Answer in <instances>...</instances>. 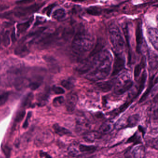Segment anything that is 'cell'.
Listing matches in <instances>:
<instances>
[{
  "label": "cell",
  "mask_w": 158,
  "mask_h": 158,
  "mask_svg": "<svg viewBox=\"0 0 158 158\" xmlns=\"http://www.w3.org/2000/svg\"><path fill=\"white\" fill-rule=\"evenodd\" d=\"M138 129L140 132L142 133V135H143V136H144V135H145V131L144 128H143V127H142L141 126H139Z\"/></svg>",
  "instance_id": "obj_46"
},
{
  "label": "cell",
  "mask_w": 158,
  "mask_h": 158,
  "mask_svg": "<svg viewBox=\"0 0 158 158\" xmlns=\"http://www.w3.org/2000/svg\"><path fill=\"white\" fill-rule=\"evenodd\" d=\"M46 29V27H40V28H38L37 30L35 31V32L30 33L29 35H28V36H29V37H30L36 36L39 35L41 33H43Z\"/></svg>",
  "instance_id": "obj_34"
},
{
  "label": "cell",
  "mask_w": 158,
  "mask_h": 158,
  "mask_svg": "<svg viewBox=\"0 0 158 158\" xmlns=\"http://www.w3.org/2000/svg\"><path fill=\"white\" fill-rule=\"evenodd\" d=\"M9 97V93L6 92L0 95V106H2L5 104Z\"/></svg>",
  "instance_id": "obj_32"
},
{
  "label": "cell",
  "mask_w": 158,
  "mask_h": 158,
  "mask_svg": "<svg viewBox=\"0 0 158 158\" xmlns=\"http://www.w3.org/2000/svg\"><path fill=\"white\" fill-rule=\"evenodd\" d=\"M33 98H34V95L33 93H28L23 100L22 106L23 107H29L32 103Z\"/></svg>",
  "instance_id": "obj_27"
},
{
  "label": "cell",
  "mask_w": 158,
  "mask_h": 158,
  "mask_svg": "<svg viewBox=\"0 0 158 158\" xmlns=\"http://www.w3.org/2000/svg\"><path fill=\"white\" fill-rule=\"evenodd\" d=\"M97 147L95 146H89V145L81 144L79 146V150L81 152H93L97 150Z\"/></svg>",
  "instance_id": "obj_25"
},
{
  "label": "cell",
  "mask_w": 158,
  "mask_h": 158,
  "mask_svg": "<svg viewBox=\"0 0 158 158\" xmlns=\"http://www.w3.org/2000/svg\"><path fill=\"white\" fill-rule=\"evenodd\" d=\"M78 99L77 94L74 92H71L67 95L65 105L68 112L72 113L74 111L76 107Z\"/></svg>",
  "instance_id": "obj_6"
},
{
  "label": "cell",
  "mask_w": 158,
  "mask_h": 158,
  "mask_svg": "<svg viewBox=\"0 0 158 158\" xmlns=\"http://www.w3.org/2000/svg\"><path fill=\"white\" fill-rule=\"evenodd\" d=\"M4 37V40L5 45H9L10 44V39H9V35H8L7 33H6Z\"/></svg>",
  "instance_id": "obj_42"
},
{
  "label": "cell",
  "mask_w": 158,
  "mask_h": 158,
  "mask_svg": "<svg viewBox=\"0 0 158 158\" xmlns=\"http://www.w3.org/2000/svg\"><path fill=\"white\" fill-rule=\"evenodd\" d=\"M99 135H100V134L99 133H96V132L95 133L90 132V133H87L85 135L84 138L86 141L92 142L98 138Z\"/></svg>",
  "instance_id": "obj_28"
},
{
  "label": "cell",
  "mask_w": 158,
  "mask_h": 158,
  "mask_svg": "<svg viewBox=\"0 0 158 158\" xmlns=\"http://www.w3.org/2000/svg\"><path fill=\"white\" fill-rule=\"evenodd\" d=\"M2 151H3V152H4L6 158H10L11 153L10 148L8 146H4L3 147H2Z\"/></svg>",
  "instance_id": "obj_40"
},
{
  "label": "cell",
  "mask_w": 158,
  "mask_h": 158,
  "mask_svg": "<svg viewBox=\"0 0 158 158\" xmlns=\"http://www.w3.org/2000/svg\"><path fill=\"white\" fill-rule=\"evenodd\" d=\"M102 10L97 6H91L86 9V12L88 14L94 16H98L102 13Z\"/></svg>",
  "instance_id": "obj_24"
},
{
  "label": "cell",
  "mask_w": 158,
  "mask_h": 158,
  "mask_svg": "<svg viewBox=\"0 0 158 158\" xmlns=\"http://www.w3.org/2000/svg\"><path fill=\"white\" fill-rule=\"evenodd\" d=\"M114 124L111 122H106L103 123L100 127L99 133L100 134H106L110 132L113 129Z\"/></svg>",
  "instance_id": "obj_18"
},
{
  "label": "cell",
  "mask_w": 158,
  "mask_h": 158,
  "mask_svg": "<svg viewBox=\"0 0 158 158\" xmlns=\"http://www.w3.org/2000/svg\"><path fill=\"white\" fill-rule=\"evenodd\" d=\"M33 21V18H31L27 22L23 23H20L17 25V31L19 34H22L25 32L30 27Z\"/></svg>",
  "instance_id": "obj_19"
},
{
  "label": "cell",
  "mask_w": 158,
  "mask_h": 158,
  "mask_svg": "<svg viewBox=\"0 0 158 158\" xmlns=\"http://www.w3.org/2000/svg\"><path fill=\"white\" fill-rule=\"evenodd\" d=\"M32 114L31 112H29L28 114H27L26 119L23 125V127L24 128H27V127H28V124H29V120L31 119Z\"/></svg>",
  "instance_id": "obj_41"
},
{
  "label": "cell",
  "mask_w": 158,
  "mask_h": 158,
  "mask_svg": "<svg viewBox=\"0 0 158 158\" xmlns=\"http://www.w3.org/2000/svg\"><path fill=\"white\" fill-rule=\"evenodd\" d=\"M30 53L26 45H21L17 47L15 50V54L21 58H24Z\"/></svg>",
  "instance_id": "obj_13"
},
{
  "label": "cell",
  "mask_w": 158,
  "mask_h": 158,
  "mask_svg": "<svg viewBox=\"0 0 158 158\" xmlns=\"http://www.w3.org/2000/svg\"><path fill=\"white\" fill-rule=\"evenodd\" d=\"M33 1H23L16 2V3L17 4H24L27 3H31L33 2Z\"/></svg>",
  "instance_id": "obj_44"
},
{
  "label": "cell",
  "mask_w": 158,
  "mask_h": 158,
  "mask_svg": "<svg viewBox=\"0 0 158 158\" xmlns=\"http://www.w3.org/2000/svg\"><path fill=\"white\" fill-rule=\"evenodd\" d=\"M11 39L13 43H14L15 42V40H16V37H15V30L14 28L13 31L12 32L11 34Z\"/></svg>",
  "instance_id": "obj_45"
},
{
  "label": "cell",
  "mask_w": 158,
  "mask_h": 158,
  "mask_svg": "<svg viewBox=\"0 0 158 158\" xmlns=\"http://www.w3.org/2000/svg\"><path fill=\"white\" fill-rule=\"evenodd\" d=\"M147 73L146 71H144L141 75V78H140V82L139 83V87L138 89L137 92L135 96V98H137L140 93L142 92L143 89H144V86H145V83H146V79H147Z\"/></svg>",
  "instance_id": "obj_23"
},
{
  "label": "cell",
  "mask_w": 158,
  "mask_h": 158,
  "mask_svg": "<svg viewBox=\"0 0 158 158\" xmlns=\"http://www.w3.org/2000/svg\"><path fill=\"white\" fill-rule=\"evenodd\" d=\"M49 95L47 93H41L38 95L37 101L38 104L40 106H43L47 103Z\"/></svg>",
  "instance_id": "obj_26"
},
{
  "label": "cell",
  "mask_w": 158,
  "mask_h": 158,
  "mask_svg": "<svg viewBox=\"0 0 158 158\" xmlns=\"http://www.w3.org/2000/svg\"><path fill=\"white\" fill-rule=\"evenodd\" d=\"M52 18L59 21H62L65 18L66 13L63 9H59L52 13Z\"/></svg>",
  "instance_id": "obj_21"
},
{
  "label": "cell",
  "mask_w": 158,
  "mask_h": 158,
  "mask_svg": "<svg viewBox=\"0 0 158 158\" xmlns=\"http://www.w3.org/2000/svg\"><path fill=\"white\" fill-rule=\"evenodd\" d=\"M140 117L138 114L130 115L127 119V127H133L136 126L139 122Z\"/></svg>",
  "instance_id": "obj_16"
},
{
  "label": "cell",
  "mask_w": 158,
  "mask_h": 158,
  "mask_svg": "<svg viewBox=\"0 0 158 158\" xmlns=\"http://www.w3.org/2000/svg\"><path fill=\"white\" fill-rule=\"evenodd\" d=\"M147 35L152 47L157 50L158 48V30L156 28L150 27L147 30Z\"/></svg>",
  "instance_id": "obj_8"
},
{
  "label": "cell",
  "mask_w": 158,
  "mask_h": 158,
  "mask_svg": "<svg viewBox=\"0 0 158 158\" xmlns=\"http://www.w3.org/2000/svg\"><path fill=\"white\" fill-rule=\"evenodd\" d=\"M132 155L134 158H143L145 156V148L143 146H138L133 148Z\"/></svg>",
  "instance_id": "obj_17"
},
{
  "label": "cell",
  "mask_w": 158,
  "mask_h": 158,
  "mask_svg": "<svg viewBox=\"0 0 158 158\" xmlns=\"http://www.w3.org/2000/svg\"><path fill=\"white\" fill-rule=\"evenodd\" d=\"M52 128L55 133L61 136L65 135H71L72 134L69 129L61 126L58 124H54L52 126Z\"/></svg>",
  "instance_id": "obj_14"
},
{
  "label": "cell",
  "mask_w": 158,
  "mask_h": 158,
  "mask_svg": "<svg viewBox=\"0 0 158 158\" xmlns=\"http://www.w3.org/2000/svg\"><path fill=\"white\" fill-rule=\"evenodd\" d=\"M114 60L112 76H114L120 73L125 66L124 58L122 53H117L114 52Z\"/></svg>",
  "instance_id": "obj_5"
},
{
  "label": "cell",
  "mask_w": 158,
  "mask_h": 158,
  "mask_svg": "<svg viewBox=\"0 0 158 158\" xmlns=\"http://www.w3.org/2000/svg\"><path fill=\"white\" fill-rule=\"evenodd\" d=\"M43 59L45 61L49 63L52 64L56 63V61H57L53 57L49 56V55H44L43 57Z\"/></svg>",
  "instance_id": "obj_38"
},
{
  "label": "cell",
  "mask_w": 158,
  "mask_h": 158,
  "mask_svg": "<svg viewBox=\"0 0 158 158\" xmlns=\"http://www.w3.org/2000/svg\"><path fill=\"white\" fill-rule=\"evenodd\" d=\"M41 85V83L37 81L32 82L28 85V87L32 90H36L37 89L40 87Z\"/></svg>",
  "instance_id": "obj_35"
},
{
  "label": "cell",
  "mask_w": 158,
  "mask_h": 158,
  "mask_svg": "<svg viewBox=\"0 0 158 158\" xmlns=\"http://www.w3.org/2000/svg\"><path fill=\"white\" fill-rule=\"evenodd\" d=\"M136 50L139 53L141 50V46L143 43V34H142V24L139 22L137 25L135 31Z\"/></svg>",
  "instance_id": "obj_7"
},
{
  "label": "cell",
  "mask_w": 158,
  "mask_h": 158,
  "mask_svg": "<svg viewBox=\"0 0 158 158\" xmlns=\"http://www.w3.org/2000/svg\"><path fill=\"white\" fill-rule=\"evenodd\" d=\"M123 31L124 35L125 37L126 41L127 47H128V63L130 64L131 61V59H132V53H131V50H130L131 48H130V36H129V28H128V26L127 25L123 26Z\"/></svg>",
  "instance_id": "obj_12"
},
{
  "label": "cell",
  "mask_w": 158,
  "mask_h": 158,
  "mask_svg": "<svg viewBox=\"0 0 158 158\" xmlns=\"http://www.w3.org/2000/svg\"><path fill=\"white\" fill-rule=\"evenodd\" d=\"M153 78H154L153 77H151V81H150L149 85L148 87L147 90L144 92V94H143V95H142V97H141L140 99H139V103H142V102H143L146 100L149 94L150 93L151 91L153 86H154V85H155V84H157V77H156L154 80H153Z\"/></svg>",
  "instance_id": "obj_15"
},
{
  "label": "cell",
  "mask_w": 158,
  "mask_h": 158,
  "mask_svg": "<svg viewBox=\"0 0 158 158\" xmlns=\"http://www.w3.org/2000/svg\"><path fill=\"white\" fill-rule=\"evenodd\" d=\"M109 32L110 40L114 50V52L122 53L124 47V40L119 27L114 23H111L109 25Z\"/></svg>",
  "instance_id": "obj_3"
},
{
  "label": "cell",
  "mask_w": 158,
  "mask_h": 158,
  "mask_svg": "<svg viewBox=\"0 0 158 158\" xmlns=\"http://www.w3.org/2000/svg\"><path fill=\"white\" fill-rule=\"evenodd\" d=\"M94 43L92 35L83 26L80 27L73 39L72 49L76 54L85 53L92 49Z\"/></svg>",
  "instance_id": "obj_2"
},
{
  "label": "cell",
  "mask_w": 158,
  "mask_h": 158,
  "mask_svg": "<svg viewBox=\"0 0 158 158\" xmlns=\"http://www.w3.org/2000/svg\"><path fill=\"white\" fill-rule=\"evenodd\" d=\"M152 139H149L148 141V143L150 147H153L154 148L157 149L158 148V140L157 139L152 138Z\"/></svg>",
  "instance_id": "obj_39"
},
{
  "label": "cell",
  "mask_w": 158,
  "mask_h": 158,
  "mask_svg": "<svg viewBox=\"0 0 158 158\" xmlns=\"http://www.w3.org/2000/svg\"><path fill=\"white\" fill-rule=\"evenodd\" d=\"M133 82L131 80H127L121 85L115 88L114 93L117 95H122L128 91L133 86Z\"/></svg>",
  "instance_id": "obj_10"
},
{
  "label": "cell",
  "mask_w": 158,
  "mask_h": 158,
  "mask_svg": "<svg viewBox=\"0 0 158 158\" xmlns=\"http://www.w3.org/2000/svg\"><path fill=\"white\" fill-rule=\"evenodd\" d=\"M45 3L33 4L27 7H21L16 10L15 15L17 17H23L32 14L37 12L41 7L44 6Z\"/></svg>",
  "instance_id": "obj_4"
},
{
  "label": "cell",
  "mask_w": 158,
  "mask_h": 158,
  "mask_svg": "<svg viewBox=\"0 0 158 158\" xmlns=\"http://www.w3.org/2000/svg\"><path fill=\"white\" fill-rule=\"evenodd\" d=\"M145 65H146V60L144 57H143L141 62H140V63L137 64L135 66V69H134V74L135 79H137L139 77L142 68H144Z\"/></svg>",
  "instance_id": "obj_20"
},
{
  "label": "cell",
  "mask_w": 158,
  "mask_h": 158,
  "mask_svg": "<svg viewBox=\"0 0 158 158\" xmlns=\"http://www.w3.org/2000/svg\"><path fill=\"white\" fill-rule=\"evenodd\" d=\"M59 35V32H55L52 34L45 36L40 40L41 46H48L54 42L58 39Z\"/></svg>",
  "instance_id": "obj_9"
},
{
  "label": "cell",
  "mask_w": 158,
  "mask_h": 158,
  "mask_svg": "<svg viewBox=\"0 0 158 158\" xmlns=\"http://www.w3.org/2000/svg\"><path fill=\"white\" fill-rule=\"evenodd\" d=\"M26 114V111L25 110H22L17 113L15 116V122L16 123H19L22 122V120L23 119Z\"/></svg>",
  "instance_id": "obj_31"
},
{
  "label": "cell",
  "mask_w": 158,
  "mask_h": 158,
  "mask_svg": "<svg viewBox=\"0 0 158 158\" xmlns=\"http://www.w3.org/2000/svg\"><path fill=\"white\" fill-rule=\"evenodd\" d=\"M127 143H131L134 142L135 144H139L141 142V139H140V136L138 134L137 132H136L133 136L127 139Z\"/></svg>",
  "instance_id": "obj_29"
},
{
  "label": "cell",
  "mask_w": 158,
  "mask_h": 158,
  "mask_svg": "<svg viewBox=\"0 0 158 158\" xmlns=\"http://www.w3.org/2000/svg\"><path fill=\"white\" fill-rule=\"evenodd\" d=\"M65 100L63 96L56 97L52 101V104L55 107H59L61 106L64 103Z\"/></svg>",
  "instance_id": "obj_30"
},
{
  "label": "cell",
  "mask_w": 158,
  "mask_h": 158,
  "mask_svg": "<svg viewBox=\"0 0 158 158\" xmlns=\"http://www.w3.org/2000/svg\"><path fill=\"white\" fill-rule=\"evenodd\" d=\"M75 79L73 77H70L68 79H64L62 81L61 83L62 86L68 90L73 89L75 86Z\"/></svg>",
  "instance_id": "obj_22"
},
{
  "label": "cell",
  "mask_w": 158,
  "mask_h": 158,
  "mask_svg": "<svg viewBox=\"0 0 158 158\" xmlns=\"http://www.w3.org/2000/svg\"><path fill=\"white\" fill-rule=\"evenodd\" d=\"M92 67L86 78L90 81H98L104 80L110 74L111 69V55L107 50H102L92 57Z\"/></svg>",
  "instance_id": "obj_1"
},
{
  "label": "cell",
  "mask_w": 158,
  "mask_h": 158,
  "mask_svg": "<svg viewBox=\"0 0 158 158\" xmlns=\"http://www.w3.org/2000/svg\"><path fill=\"white\" fill-rule=\"evenodd\" d=\"M114 83V80L99 82L97 83V86L101 91L103 92H107L112 89Z\"/></svg>",
  "instance_id": "obj_11"
},
{
  "label": "cell",
  "mask_w": 158,
  "mask_h": 158,
  "mask_svg": "<svg viewBox=\"0 0 158 158\" xmlns=\"http://www.w3.org/2000/svg\"><path fill=\"white\" fill-rule=\"evenodd\" d=\"M40 155L41 157H44L45 158H52L50 155H49L47 152H40Z\"/></svg>",
  "instance_id": "obj_43"
},
{
  "label": "cell",
  "mask_w": 158,
  "mask_h": 158,
  "mask_svg": "<svg viewBox=\"0 0 158 158\" xmlns=\"http://www.w3.org/2000/svg\"><path fill=\"white\" fill-rule=\"evenodd\" d=\"M56 6L55 4L53 3V4H51V5H49L48 7H46V8L43 10V12L46 13L47 15L48 16H50L51 14L52 11V10H53V8L55 6Z\"/></svg>",
  "instance_id": "obj_36"
},
{
  "label": "cell",
  "mask_w": 158,
  "mask_h": 158,
  "mask_svg": "<svg viewBox=\"0 0 158 158\" xmlns=\"http://www.w3.org/2000/svg\"><path fill=\"white\" fill-rule=\"evenodd\" d=\"M52 90L55 94H57V95L63 94L65 92V91L62 88L57 86H53L52 88Z\"/></svg>",
  "instance_id": "obj_37"
},
{
  "label": "cell",
  "mask_w": 158,
  "mask_h": 158,
  "mask_svg": "<svg viewBox=\"0 0 158 158\" xmlns=\"http://www.w3.org/2000/svg\"><path fill=\"white\" fill-rule=\"evenodd\" d=\"M132 102L133 101L126 102L125 103H124L122 106H120V107L118 108V110H117L116 114L120 113L123 112L125 110L128 108V106L131 104Z\"/></svg>",
  "instance_id": "obj_33"
}]
</instances>
